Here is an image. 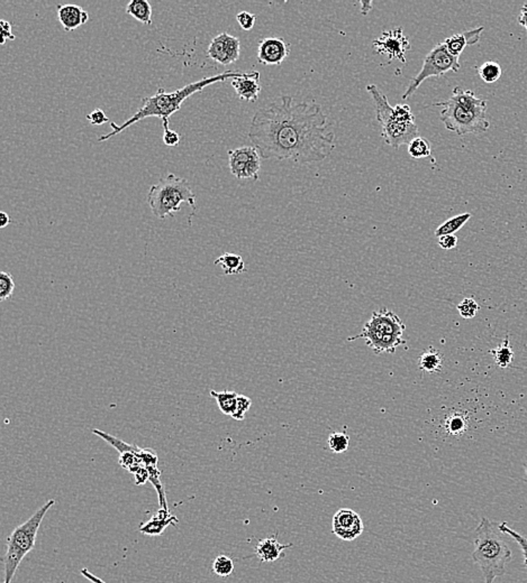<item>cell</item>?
Listing matches in <instances>:
<instances>
[{
  "label": "cell",
  "instance_id": "1",
  "mask_svg": "<svg viewBox=\"0 0 527 583\" xmlns=\"http://www.w3.org/2000/svg\"><path fill=\"white\" fill-rule=\"evenodd\" d=\"M248 139L263 160L299 164L326 160L336 146L321 107L296 102L291 95H281L254 114Z\"/></svg>",
  "mask_w": 527,
  "mask_h": 583
},
{
  "label": "cell",
  "instance_id": "2",
  "mask_svg": "<svg viewBox=\"0 0 527 583\" xmlns=\"http://www.w3.org/2000/svg\"><path fill=\"white\" fill-rule=\"evenodd\" d=\"M243 72L241 71H226L222 74L218 76H208V78H204L199 81L192 82V83L187 84L184 88L175 90L173 92H166L164 88H160L156 91L154 95L147 97L143 99V106L138 109V111L130 119H127L125 123L121 125H116L115 123H110V126L113 128V132L109 134L104 135L102 137L98 138L99 143L106 142L110 139L116 135L121 134L123 130L128 128V127L135 125L138 121H143L145 118L158 117L161 118V121H166L169 119L175 112L181 109L182 104L187 99L192 97L195 93L201 92L205 88L208 87L211 84L218 83V82H224L226 80H233L237 76H242Z\"/></svg>",
  "mask_w": 527,
  "mask_h": 583
},
{
  "label": "cell",
  "instance_id": "3",
  "mask_svg": "<svg viewBox=\"0 0 527 583\" xmlns=\"http://www.w3.org/2000/svg\"><path fill=\"white\" fill-rule=\"evenodd\" d=\"M441 107V121L450 132L459 136L487 132L491 123L487 119V101L478 98L471 90L455 87L448 100L436 102Z\"/></svg>",
  "mask_w": 527,
  "mask_h": 583
},
{
  "label": "cell",
  "instance_id": "4",
  "mask_svg": "<svg viewBox=\"0 0 527 583\" xmlns=\"http://www.w3.org/2000/svg\"><path fill=\"white\" fill-rule=\"evenodd\" d=\"M367 91L373 97L377 121L380 123L384 138L388 145L398 149L408 145L413 139L420 137V130L415 123V116L408 104L392 107L385 93L375 84L367 85Z\"/></svg>",
  "mask_w": 527,
  "mask_h": 583
},
{
  "label": "cell",
  "instance_id": "5",
  "mask_svg": "<svg viewBox=\"0 0 527 583\" xmlns=\"http://www.w3.org/2000/svg\"><path fill=\"white\" fill-rule=\"evenodd\" d=\"M512 558V549L498 535L496 524L482 517L476 528L472 560L481 570L485 583H493L497 577L504 575Z\"/></svg>",
  "mask_w": 527,
  "mask_h": 583
},
{
  "label": "cell",
  "instance_id": "6",
  "mask_svg": "<svg viewBox=\"0 0 527 583\" xmlns=\"http://www.w3.org/2000/svg\"><path fill=\"white\" fill-rule=\"evenodd\" d=\"M147 203L153 216L158 219H166L181 209V203H187L192 207V216L196 212V194L194 193L189 182L186 179L169 173L161 177L158 183L149 188L147 193Z\"/></svg>",
  "mask_w": 527,
  "mask_h": 583
},
{
  "label": "cell",
  "instance_id": "7",
  "mask_svg": "<svg viewBox=\"0 0 527 583\" xmlns=\"http://www.w3.org/2000/svg\"><path fill=\"white\" fill-rule=\"evenodd\" d=\"M55 505L54 499L43 505L37 509L24 524L20 525L13 530L7 541V551L5 554V569H4L3 583H12L18 566L22 563L26 555L34 549L36 536L40 530L42 521L46 517L50 508Z\"/></svg>",
  "mask_w": 527,
  "mask_h": 583
},
{
  "label": "cell",
  "instance_id": "8",
  "mask_svg": "<svg viewBox=\"0 0 527 583\" xmlns=\"http://www.w3.org/2000/svg\"><path fill=\"white\" fill-rule=\"evenodd\" d=\"M460 69H461V64H460L459 57L451 55L446 50V45L443 43H439L426 55L423 67L420 69L418 76L412 78V81L408 84L406 91L403 93V100L411 98L418 91L420 84L423 83L427 78H432V76H444L446 73L450 72V71L459 72Z\"/></svg>",
  "mask_w": 527,
  "mask_h": 583
},
{
  "label": "cell",
  "instance_id": "9",
  "mask_svg": "<svg viewBox=\"0 0 527 583\" xmlns=\"http://www.w3.org/2000/svg\"><path fill=\"white\" fill-rule=\"evenodd\" d=\"M373 46L378 55H386L388 57L381 67L392 64L394 60H398L406 64V53L412 48L408 37L403 35L401 27L382 32L380 36L373 41Z\"/></svg>",
  "mask_w": 527,
  "mask_h": 583
},
{
  "label": "cell",
  "instance_id": "10",
  "mask_svg": "<svg viewBox=\"0 0 527 583\" xmlns=\"http://www.w3.org/2000/svg\"><path fill=\"white\" fill-rule=\"evenodd\" d=\"M229 166L237 179H259L261 155L254 146H243L229 151Z\"/></svg>",
  "mask_w": 527,
  "mask_h": 583
},
{
  "label": "cell",
  "instance_id": "11",
  "mask_svg": "<svg viewBox=\"0 0 527 583\" xmlns=\"http://www.w3.org/2000/svg\"><path fill=\"white\" fill-rule=\"evenodd\" d=\"M364 530L363 521L356 512L341 508L333 516L332 532L342 541L352 542Z\"/></svg>",
  "mask_w": 527,
  "mask_h": 583
},
{
  "label": "cell",
  "instance_id": "12",
  "mask_svg": "<svg viewBox=\"0 0 527 583\" xmlns=\"http://www.w3.org/2000/svg\"><path fill=\"white\" fill-rule=\"evenodd\" d=\"M241 43L237 37L222 33L212 39L207 48L209 59L220 64L229 65L240 59Z\"/></svg>",
  "mask_w": 527,
  "mask_h": 583
},
{
  "label": "cell",
  "instance_id": "13",
  "mask_svg": "<svg viewBox=\"0 0 527 583\" xmlns=\"http://www.w3.org/2000/svg\"><path fill=\"white\" fill-rule=\"evenodd\" d=\"M291 44L281 37H267L258 45V61L265 65H279L291 54Z\"/></svg>",
  "mask_w": 527,
  "mask_h": 583
},
{
  "label": "cell",
  "instance_id": "14",
  "mask_svg": "<svg viewBox=\"0 0 527 583\" xmlns=\"http://www.w3.org/2000/svg\"><path fill=\"white\" fill-rule=\"evenodd\" d=\"M366 330L375 331L384 334H395L403 336L406 325L397 314L382 308L380 311L373 312L371 319L364 324Z\"/></svg>",
  "mask_w": 527,
  "mask_h": 583
},
{
  "label": "cell",
  "instance_id": "15",
  "mask_svg": "<svg viewBox=\"0 0 527 583\" xmlns=\"http://www.w3.org/2000/svg\"><path fill=\"white\" fill-rule=\"evenodd\" d=\"M360 338L366 340L367 345L375 353L395 352L398 347L406 343L401 336L384 334H380V332H375V331L366 330V329H362L361 332L358 336L349 338L347 341H354V340L360 339Z\"/></svg>",
  "mask_w": 527,
  "mask_h": 583
},
{
  "label": "cell",
  "instance_id": "16",
  "mask_svg": "<svg viewBox=\"0 0 527 583\" xmlns=\"http://www.w3.org/2000/svg\"><path fill=\"white\" fill-rule=\"evenodd\" d=\"M232 87L234 88L235 92L241 100L254 102L258 100L262 90L260 83V73L258 71L243 72L242 76L232 80Z\"/></svg>",
  "mask_w": 527,
  "mask_h": 583
},
{
  "label": "cell",
  "instance_id": "17",
  "mask_svg": "<svg viewBox=\"0 0 527 583\" xmlns=\"http://www.w3.org/2000/svg\"><path fill=\"white\" fill-rule=\"evenodd\" d=\"M293 547V544H281L276 535L269 536L258 542L255 555L261 563H271L279 558H285L283 549Z\"/></svg>",
  "mask_w": 527,
  "mask_h": 583
},
{
  "label": "cell",
  "instance_id": "18",
  "mask_svg": "<svg viewBox=\"0 0 527 583\" xmlns=\"http://www.w3.org/2000/svg\"><path fill=\"white\" fill-rule=\"evenodd\" d=\"M483 29H485L483 26H479V27L474 28L470 31L454 34L452 36L444 39L443 44L446 45L448 53L455 56V57H460V55L462 54L463 50L468 45H474L479 42Z\"/></svg>",
  "mask_w": 527,
  "mask_h": 583
},
{
  "label": "cell",
  "instance_id": "19",
  "mask_svg": "<svg viewBox=\"0 0 527 583\" xmlns=\"http://www.w3.org/2000/svg\"><path fill=\"white\" fill-rule=\"evenodd\" d=\"M58 17L67 32H72L89 20V14L76 5H61L58 7Z\"/></svg>",
  "mask_w": 527,
  "mask_h": 583
},
{
  "label": "cell",
  "instance_id": "20",
  "mask_svg": "<svg viewBox=\"0 0 527 583\" xmlns=\"http://www.w3.org/2000/svg\"><path fill=\"white\" fill-rule=\"evenodd\" d=\"M178 519L170 513V510L161 509L156 515L153 516L147 523L141 525L140 532L149 536H159L166 530V527L175 526L178 524Z\"/></svg>",
  "mask_w": 527,
  "mask_h": 583
},
{
  "label": "cell",
  "instance_id": "21",
  "mask_svg": "<svg viewBox=\"0 0 527 583\" xmlns=\"http://www.w3.org/2000/svg\"><path fill=\"white\" fill-rule=\"evenodd\" d=\"M418 367L426 373H437L442 371L443 355L435 348H429L418 359Z\"/></svg>",
  "mask_w": 527,
  "mask_h": 583
},
{
  "label": "cell",
  "instance_id": "22",
  "mask_svg": "<svg viewBox=\"0 0 527 583\" xmlns=\"http://www.w3.org/2000/svg\"><path fill=\"white\" fill-rule=\"evenodd\" d=\"M126 13L144 25H152V6L147 0H132L126 6Z\"/></svg>",
  "mask_w": 527,
  "mask_h": 583
},
{
  "label": "cell",
  "instance_id": "23",
  "mask_svg": "<svg viewBox=\"0 0 527 583\" xmlns=\"http://www.w3.org/2000/svg\"><path fill=\"white\" fill-rule=\"evenodd\" d=\"M215 265H220L226 275H239L246 272V263L243 258L236 254L225 252L214 261Z\"/></svg>",
  "mask_w": 527,
  "mask_h": 583
},
{
  "label": "cell",
  "instance_id": "24",
  "mask_svg": "<svg viewBox=\"0 0 527 583\" xmlns=\"http://www.w3.org/2000/svg\"><path fill=\"white\" fill-rule=\"evenodd\" d=\"M471 217H472L471 213L465 212L458 214L453 218L448 219L446 221L443 222L440 227H437V229L435 230V237L440 238L442 235H454L470 220Z\"/></svg>",
  "mask_w": 527,
  "mask_h": 583
},
{
  "label": "cell",
  "instance_id": "25",
  "mask_svg": "<svg viewBox=\"0 0 527 583\" xmlns=\"http://www.w3.org/2000/svg\"><path fill=\"white\" fill-rule=\"evenodd\" d=\"M491 355L493 357V360L496 362L499 368H507L512 364L514 359L513 348L510 345L509 336H505L504 341L502 345L495 348L491 350Z\"/></svg>",
  "mask_w": 527,
  "mask_h": 583
},
{
  "label": "cell",
  "instance_id": "26",
  "mask_svg": "<svg viewBox=\"0 0 527 583\" xmlns=\"http://www.w3.org/2000/svg\"><path fill=\"white\" fill-rule=\"evenodd\" d=\"M211 396L216 399L218 407H220L223 414L231 415V416L234 414L239 394L235 392H229V390H224V392L211 390Z\"/></svg>",
  "mask_w": 527,
  "mask_h": 583
},
{
  "label": "cell",
  "instance_id": "27",
  "mask_svg": "<svg viewBox=\"0 0 527 583\" xmlns=\"http://www.w3.org/2000/svg\"><path fill=\"white\" fill-rule=\"evenodd\" d=\"M407 151L415 160H422L431 156L432 145L426 138L416 137L407 145Z\"/></svg>",
  "mask_w": 527,
  "mask_h": 583
},
{
  "label": "cell",
  "instance_id": "28",
  "mask_svg": "<svg viewBox=\"0 0 527 583\" xmlns=\"http://www.w3.org/2000/svg\"><path fill=\"white\" fill-rule=\"evenodd\" d=\"M478 74L486 83H495L502 76V67L497 62L487 61L478 67Z\"/></svg>",
  "mask_w": 527,
  "mask_h": 583
},
{
  "label": "cell",
  "instance_id": "29",
  "mask_svg": "<svg viewBox=\"0 0 527 583\" xmlns=\"http://www.w3.org/2000/svg\"><path fill=\"white\" fill-rule=\"evenodd\" d=\"M446 431L452 435H461L469 427V418L465 414H453L448 416L446 423Z\"/></svg>",
  "mask_w": 527,
  "mask_h": 583
},
{
  "label": "cell",
  "instance_id": "30",
  "mask_svg": "<svg viewBox=\"0 0 527 583\" xmlns=\"http://www.w3.org/2000/svg\"><path fill=\"white\" fill-rule=\"evenodd\" d=\"M213 572L218 577H226L234 571V562L226 555H220L213 562Z\"/></svg>",
  "mask_w": 527,
  "mask_h": 583
},
{
  "label": "cell",
  "instance_id": "31",
  "mask_svg": "<svg viewBox=\"0 0 527 583\" xmlns=\"http://www.w3.org/2000/svg\"><path fill=\"white\" fill-rule=\"evenodd\" d=\"M349 437L343 432H334L328 437V446L334 453H343L349 448Z\"/></svg>",
  "mask_w": 527,
  "mask_h": 583
},
{
  "label": "cell",
  "instance_id": "32",
  "mask_svg": "<svg viewBox=\"0 0 527 583\" xmlns=\"http://www.w3.org/2000/svg\"><path fill=\"white\" fill-rule=\"evenodd\" d=\"M498 530L504 533V534L512 536L514 538V541L519 544V547H521V552H523L524 565L527 568V538L521 536L519 533L515 532L513 528H510L507 523H505V521L498 525Z\"/></svg>",
  "mask_w": 527,
  "mask_h": 583
},
{
  "label": "cell",
  "instance_id": "33",
  "mask_svg": "<svg viewBox=\"0 0 527 583\" xmlns=\"http://www.w3.org/2000/svg\"><path fill=\"white\" fill-rule=\"evenodd\" d=\"M15 291V282L9 273H0V300L5 301L12 296Z\"/></svg>",
  "mask_w": 527,
  "mask_h": 583
},
{
  "label": "cell",
  "instance_id": "34",
  "mask_svg": "<svg viewBox=\"0 0 527 583\" xmlns=\"http://www.w3.org/2000/svg\"><path fill=\"white\" fill-rule=\"evenodd\" d=\"M479 308V304L472 297H467L458 306V311L463 319H472L476 317Z\"/></svg>",
  "mask_w": 527,
  "mask_h": 583
},
{
  "label": "cell",
  "instance_id": "35",
  "mask_svg": "<svg viewBox=\"0 0 527 583\" xmlns=\"http://www.w3.org/2000/svg\"><path fill=\"white\" fill-rule=\"evenodd\" d=\"M252 399L246 395L237 396L236 409H235L234 414L232 415V418L235 420H243L246 418V413L248 409H251Z\"/></svg>",
  "mask_w": 527,
  "mask_h": 583
},
{
  "label": "cell",
  "instance_id": "36",
  "mask_svg": "<svg viewBox=\"0 0 527 583\" xmlns=\"http://www.w3.org/2000/svg\"><path fill=\"white\" fill-rule=\"evenodd\" d=\"M162 126H164V136H162V140H164V145L169 146V147H175V146H178L179 142H180L181 139L180 134H178V132H175V130L170 129L169 119L162 121Z\"/></svg>",
  "mask_w": 527,
  "mask_h": 583
},
{
  "label": "cell",
  "instance_id": "37",
  "mask_svg": "<svg viewBox=\"0 0 527 583\" xmlns=\"http://www.w3.org/2000/svg\"><path fill=\"white\" fill-rule=\"evenodd\" d=\"M236 20L240 24L241 28L244 31H251L257 22V16L248 11H241L236 15Z\"/></svg>",
  "mask_w": 527,
  "mask_h": 583
},
{
  "label": "cell",
  "instance_id": "38",
  "mask_svg": "<svg viewBox=\"0 0 527 583\" xmlns=\"http://www.w3.org/2000/svg\"><path fill=\"white\" fill-rule=\"evenodd\" d=\"M86 118H87V121H91V125H95V126H100L102 123H106L109 121L107 116H106V114L102 109L93 110Z\"/></svg>",
  "mask_w": 527,
  "mask_h": 583
},
{
  "label": "cell",
  "instance_id": "39",
  "mask_svg": "<svg viewBox=\"0 0 527 583\" xmlns=\"http://www.w3.org/2000/svg\"><path fill=\"white\" fill-rule=\"evenodd\" d=\"M458 237L455 235H442L439 238V246L444 250H452L457 247Z\"/></svg>",
  "mask_w": 527,
  "mask_h": 583
},
{
  "label": "cell",
  "instance_id": "40",
  "mask_svg": "<svg viewBox=\"0 0 527 583\" xmlns=\"http://www.w3.org/2000/svg\"><path fill=\"white\" fill-rule=\"evenodd\" d=\"M0 27H1V44H5L7 41H14L15 35L12 32V24L7 22V20H0Z\"/></svg>",
  "mask_w": 527,
  "mask_h": 583
},
{
  "label": "cell",
  "instance_id": "41",
  "mask_svg": "<svg viewBox=\"0 0 527 583\" xmlns=\"http://www.w3.org/2000/svg\"><path fill=\"white\" fill-rule=\"evenodd\" d=\"M80 573H81L82 577H85L86 579H88V580L91 581V582L93 583H106L105 582V581H102V579H100V577H97V575H93V573H91V572L89 571V570L86 569V568L81 569Z\"/></svg>",
  "mask_w": 527,
  "mask_h": 583
},
{
  "label": "cell",
  "instance_id": "42",
  "mask_svg": "<svg viewBox=\"0 0 527 583\" xmlns=\"http://www.w3.org/2000/svg\"><path fill=\"white\" fill-rule=\"evenodd\" d=\"M519 25L523 26V27L525 28V31L527 32V4H525V5L521 8V13H519Z\"/></svg>",
  "mask_w": 527,
  "mask_h": 583
},
{
  "label": "cell",
  "instance_id": "43",
  "mask_svg": "<svg viewBox=\"0 0 527 583\" xmlns=\"http://www.w3.org/2000/svg\"><path fill=\"white\" fill-rule=\"evenodd\" d=\"M360 5H361L362 14L368 15V13L373 9V1H370V0H361Z\"/></svg>",
  "mask_w": 527,
  "mask_h": 583
},
{
  "label": "cell",
  "instance_id": "44",
  "mask_svg": "<svg viewBox=\"0 0 527 583\" xmlns=\"http://www.w3.org/2000/svg\"><path fill=\"white\" fill-rule=\"evenodd\" d=\"M12 221L11 217L6 212H0V227L5 228Z\"/></svg>",
  "mask_w": 527,
  "mask_h": 583
},
{
  "label": "cell",
  "instance_id": "45",
  "mask_svg": "<svg viewBox=\"0 0 527 583\" xmlns=\"http://www.w3.org/2000/svg\"><path fill=\"white\" fill-rule=\"evenodd\" d=\"M523 468H524V478H523V480L527 483V457L523 461Z\"/></svg>",
  "mask_w": 527,
  "mask_h": 583
}]
</instances>
